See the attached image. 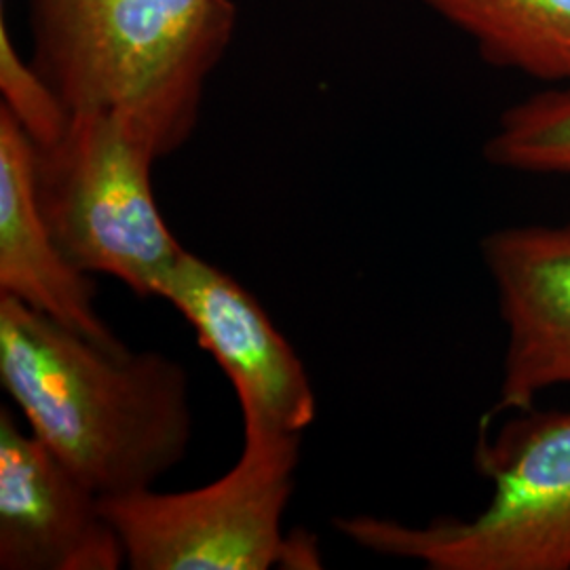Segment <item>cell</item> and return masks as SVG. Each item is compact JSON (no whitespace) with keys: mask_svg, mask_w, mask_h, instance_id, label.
Masks as SVG:
<instances>
[{"mask_svg":"<svg viewBox=\"0 0 570 570\" xmlns=\"http://www.w3.org/2000/svg\"><path fill=\"white\" fill-rule=\"evenodd\" d=\"M0 385L28 429L100 494L155 489L193 440L186 367L112 351L0 296Z\"/></svg>","mask_w":570,"mask_h":570,"instance_id":"6da1fadb","label":"cell"},{"mask_svg":"<svg viewBox=\"0 0 570 570\" xmlns=\"http://www.w3.org/2000/svg\"><path fill=\"white\" fill-rule=\"evenodd\" d=\"M32 63L70 112H115L169 157L230 45V0H30Z\"/></svg>","mask_w":570,"mask_h":570,"instance_id":"7a4b0ae2","label":"cell"},{"mask_svg":"<svg viewBox=\"0 0 570 570\" xmlns=\"http://www.w3.org/2000/svg\"><path fill=\"white\" fill-rule=\"evenodd\" d=\"M473 463L492 492L468 520L412 527L360 513L334 520L336 530L429 570H570V407L484 414Z\"/></svg>","mask_w":570,"mask_h":570,"instance_id":"3957f363","label":"cell"},{"mask_svg":"<svg viewBox=\"0 0 570 570\" xmlns=\"http://www.w3.org/2000/svg\"><path fill=\"white\" fill-rule=\"evenodd\" d=\"M153 148L115 112H72L60 140L37 148L42 216L70 263L159 298L184 247L153 195Z\"/></svg>","mask_w":570,"mask_h":570,"instance_id":"277c9868","label":"cell"},{"mask_svg":"<svg viewBox=\"0 0 570 570\" xmlns=\"http://www.w3.org/2000/svg\"><path fill=\"white\" fill-rule=\"evenodd\" d=\"M301 438L244 423V449L223 478L180 492L102 499L131 570L285 569L284 515L296 489Z\"/></svg>","mask_w":570,"mask_h":570,"instance_id":"5b68a950","label":"cell"},{"mask_svg":"<svg viewBox=\"0 0 570 570\" xmlns=\"http://www.w3.org/2000/svg\"><path fill=\"white\" fill-rule=\"evenodd\" d=\"M159 298L183 315L223 367L244 423L292 435H303L315 423L317 395L305 364L235 277L184 249Z\"/></svg>","mask_w":570,"mask_h":570,"instance_id":"8992f818","label":"cell"},{"mask_svg":"<svg viewBox=\"0 0 570 570\" xmlns=\"http://www.w3.org/2000/svg\"><path fill=\"white\" fill-rule=\"evenodd\" d=\"M121 537L102 497L0 407V569L117 570Z\"/></svg>","mask_w":570,"mask_h":570,"instance_id":"52a82bcc","label":"cell"},{"mask_svg":"<svg viewBox=\"0 0 570 570\" xmlns=\"http://www.w3.org/2000/svg\"><path fill=\"white\" fill-rule=\"evenodd\" d=\"M508 345L489 416L537 406L570 385V220L503 226L480 242Z\"/></svg>","mask_w":570,"mask_h":570,"instance_id":"ba28073f","label":"cell"},{"mask_svg":"<svg viewBox=\"0 0 570 570\" xmlns=\"http://www.w3.org/2000/svg\"><path fill=\"white\" fill-rule=\"evenodd\" d=\"M0 296L13 298L94 343L127 345L98 311V284L63 254L42 216L37 146L0 106Z\"/></svg>","mask_w":570,"mask_h":570,"instance_id":"9c48e42d","label":"cell"},{"mask_svg":"<svg viewBox=\"0 0 570 570\" xmlns=\"http://www.w3.org/2000/svg\"><path fill=\"white\" fill-rule=\"evenodd\" d=\"M475 45L480 58L570 89V0H423Z\"/></svg>","mask_w":570,"mask_h":570,"instance_id":"30bf717a","label":"cell"},{"mask_svg":"<svg viewBox=\"0 0 570 570\" xmlns=\"http://www.w3.org/2000/svg\"><path fill=\"white\" fill-rule=\"evenodd\" d=\"M484 159L515 174L570 180V89L548 87L511 104L484 144Z\"/></svg>","mask_w":570,"mask_h":570,"instance_id":"8fae6325","label":"cell"},{"mask_svg":"<svg viewBox=\"0 0 570 570\" xmlns=\"http://www.w3.org/2000/svg\"><path fill=\"white\" fill-rule=\"evenodd\" d=\"M0 106L16 117L37 148L58 142L68 129L72 112L35 63L21 58L4 20H0Z\"/></svg>","mask_w":570,"mask_h":570,"instance_id":"7c38bea8","label":"cell"}]
</instances>
